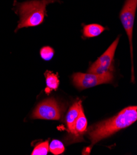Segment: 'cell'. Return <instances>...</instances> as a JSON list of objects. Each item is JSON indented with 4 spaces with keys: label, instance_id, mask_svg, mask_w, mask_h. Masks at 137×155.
I'll list each match as a JSON object with an SVG mask.
<instances>
[{
    "label": "cell",
    "instance_id": "7a4b0ae2",
    "mask_svg": "<svg viewBox=\"0 0 137 155\" xmlns=\"http://www.w3.org/2000/svg\"><path fill=\"white\" fill-rule=\"evenodd\" d=\"M58 0H30L23 3H18L15 0L14 6L15 12L19 14L20 19L15 32L22 28L36 27L41 24L45 15L46 7L51 3Z\"/></svg>",
    "mask_w": 137,
    "mask_h": 155
},
{
    "label": "cell",
    "instance_id": "9c48e42d",
    "mask_svg": "<svg viewBox=\"0 0 137 155\" xmlns=\"http://www.w3.org/2000/svg\"><path fill=\"white\" fill-rule=\"evenodd\" d=\"M44 77L46 82V88L45 89V92L49 94L52 90H56L58 88L60 82L57 75L49 71H45Z\"/></svg>",
    "mask_w": 137,
    "mask_h": 155
},
{
    "label": "cell",
    "instance_id": "5b68a950",
    "mask_svg": "<svg viewBox=\"0 0 137 155\" xmlns=\"http://www.w3.org/2000/svg\"><path fill=\"white\" fill-rule=\"evenodd\" d=\"M72 78L76 87L82 90L102 84L111 83L113 79V75L111 72L106 73L103 75L78 72L74 74Z\"/></svg>",
    "mask_w": 137,
    "mask_h": 155
},
{
    "label": "cell",
    "instance_id": "52a82bcc",
    "mask_svg": "<svg viewBox=\"0 0 137 155\" xmlns=\"http://www.w3.org/2000/svg\"><path fill=\"white\" fill-rule=\"evenodd\" d=\"M81 106H82L81 101H78L77 102L74 103L70 107L67 115L66 122H67L68 131L71 135H73L74 136L75 123L79 114V111H80Z\"/></svg>",
    "mask_w": 137,
    "mask_h": 155
},
{
    "label": "cell",
    "instance_id": "7c38bea8",
    "mask_svg": "<svg viewBox=\"0 0 137 155\" xmlns=\"http://www.w3.org/2000/svg\"><path fill=\"white\" fill-rule=\"evenodd\" d=\"M49 140L36 145L32 153V155H46L49 151Z\"/></svg>",
    "mask_w": 137,
    "mask_h": 155
},
{
    "label": "cell",
    "instance_id": "8fae6325",
    "mask_svg": "<svg viewBox=\"0 0 137 155\" xmlns=\"http://www.w3.org/2000/svg\"><path fill=\"white\" fill-rule=\"evenodd\" d=\"M49 151L55 155L62 154L65 151V147L62 142L53 140L49 145Z\"/></svg>",
    "mask_w": 137,
    "mask_h": 155
},
{
    "label": "cell",
    "instance_id": "ba28073f",
    "mask_svg": "<svg viewBox=\"0 0 137 155\" xmlns=\"http://www.w3.org/2000/svg\"><path fill=\"white\" fill-rule=\"evenodd\" d=\"M87 126V119L84 114L83 106H81L80 111H79V114L75 123L74 136L80 137L81 135H83L86 131Z\"/></svg>",
    "mask_w": 137,
    "mask_h": 155
},
{
    "label": "cell",
    "instance_id": "277c9868",
    "mask_svg": "<svg viewBox=\"0 0 137 155\" xmlns=\"http://www.w3.org/2000/svg\"><path fill=\"white\" fill-rule=\"evenodd\" d=\"M119 41V37L113 42L110 47L90 67L88 73L103 75L113 71L114 57Z\"/></svg>",
    "mask_w": 137,
    "mask_h": 155
},
{
    "label": "cell",
    "instance_id": "30bf717a",
    "mask_svg": "<svg viewBox=\"0 0 137 155\" xmlns=\"http://www.w3.org/2000/svg\"><path fill=\"white\" fill-rule=\"evenodd\" d=\"M104 30L105 28L100 24H89L84 27L83 34L87 38H93L100 35Z\"/></svg>",
    "mask_w": 137,
    "mask_h": 155
},
{
    "label": "cell",
    "instance_id": "4fadbf2b",
    "mask_svg": "<svg viewBox=\"0 0 137 155\" xmlns=\"http://www.w3.org/2000/svg\"><path fill=\"white\" fill-rule=\"evenodd\" d=\"M39 54L41 58L44 61H50L54 56V50L49 46H45L40 49Z\"/></svg>",
    "mask_w": 137,
    "mask_h": 155
},
{
    "label": "cell",
    "instance_id": "6da1fadb",
    "mask_svg": "<svg viewBox=\"0 0 137 155\" xmlns=\"http://www.w3.org/2000/svg\"><path fill=\"white\" fill-rule=\"evenodd\" d=\"M137 119V107L129 106L116 116L90 127L88 135L92 145L114 133L131 126Z\"/></svg>",
    "mask_w": 137,
    "mask_h": 155
},
{
    "label": "cell",
    "instance_id": "8992f818",
    "mask_svg": "<svg viewBox=\"0 0 137 155\" xmlns=\"http://www.w3.org/2000/svg\"><path fill=\"white\" fill-rule=\"evenodd\" d=\"M62 109L57 101L51 98L41 102L33 111L32 118L45 120H59Z\"/></svg>",
    "mask_w": 137,
    "mask_h": 155
},
{
    "label": "cell",
    "instance_id": "3957f363",
    "mask_svg": "<svg viewBox=\"0 0 137 155\" xmlns=\"http://www.w3.org/2000/svg\"><path fill=\"white\" fill-rule=\"evenodd\" d=\"M137 8V0H126L125 4L120 12V19L127 33L130 48L131 61H132V81L134 82V68L133 60V28L135 12Z\"/></svg>",
    "mask_w": 137,
    "mask_h": 155
}]
</instances>
